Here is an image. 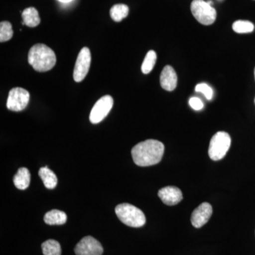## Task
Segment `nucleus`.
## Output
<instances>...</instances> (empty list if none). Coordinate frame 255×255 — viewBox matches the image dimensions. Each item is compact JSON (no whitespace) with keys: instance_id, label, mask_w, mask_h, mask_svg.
Returning <instances> with one entry per match:
<instances>
[{"instance_id":"20","label":"nucleus","mask_w":255,"mask_h":255,"mask_svg":"<svg viewBox=\"0 0 255 255\" xmlns=\"http://www.w3.org/2000/svg\"><path fill=\"white\" fill-rule=\"evenodd\" d=\"M233 29L238 33H251L254 31L255 26L251 21L238 20L233 23Z\"/></svg>"},{"instance_id":"8","label":"nucleus","mask_w":255,"mask_h":255,"mask_svg":"<svg viewBox=\"0 0 255 255\" xmlns=\"http://www.w3.org/2000/svg\"><path fill=\"white\" fill-rule=\"evenodd\" d=\"M91 53L87 47H84L79 53L75 68H74L73 78L75 82H82L88 73L91 64Z\"/></svg>"},{"instance_id":"5","label":"nucleus","mask_w":255,"mask_h":255,"mask_svg":"<svg viewBox=\"0 0 255 255\" xmlns=\"http://www.w3.org/2000/svg\"><path fill=\"white\" fill-rule=\"evenodd\" d=\"M191 11L196 19L203 25H211L216 19V9L204 0H193Z\"/></svg>"},{"instance_id":"26","label":"nucleus","mask_w":255,"mask_h":255,"mask_svg":"<svg viewBox=\"0 0 255 255\" xmlns=\"http://www.w3.org/2000/svg\"></svg>"},{"instance_id":"13","label":"nucleus","mask_w":255,"mask_h":255,"mask_svg":"<svg viewBox=\"0 0 255 255\" xmlns=\"http://www.w3.org/2000/svg\"><path fill=\"white\" fill-rule=\"evenodd\" d=\"M21 16L23 18L22 24L28 27H36L41 22L38 11L34 7H28L23 10Z\"/></svg>"},{"instance_id":"7","label":"nucleus","mask_w":255,"mask_h":255,"mask_svg":"<svg viewBox=\"0 0 255 255\" xmlns=\"http://www.w3.org/2000/svg\"><path fill=\"white\" fill-rule=\"evenodd\" d=\"M114 105V100L110 95H105L96 102L90 115V121L92 124L100 123L107 117L112 110Z\"/></svg>"},{"instance_id":"25","label":"nucleus","mask_w":255,"mask_h":255,"mask_svg":"<svg viewBox=\"0 0 255 255\" xmlns=\"http://www.w3.org/2000/svg\"></svg>"},{"instance_id":"9","label":"nucleus","mask_w":255,"mask_h":255,"mask_svg":"<svg viewBox=\"0 0 255 255\" xmlns=\"http://www.w3.org/2000/svg\"><path fill=\"white\" fill-rule=\"evenodd\" d=\"M103 252L102 244L92 236L82 238L75 248L76 255H102Z\"/></svg>"},{"instance_id":"24","label":"nucleus","mask_w":255,"mask_h":255,"mask_svg":"<svg viewBox=\"0 0 255 255\" xmlns=\"http://www.w3.org/2000/svg\"><path fill=\"white\" fill-rule=\"evenodd\" d=\"M58 1L61 3H70L73 1V0H58Z\"/></svg>"},{"instance_id":"15","label":"nucleus","mask_w":255,"mask_h":255,"mask_svg":"<svg viewBox=\"0 0 255 255\" xmlns=\"http://www.w3.org/2000/svg\"><path fill=\"white\" fill-rule=\"evenodd\" d=\"M44 221L50 226H60L66 223L67 215L60 210L53 209L46 213L44 216Z\"/></svg>"},{"instance_id":"18","label":"nucleus","mask_w":255,"mask_h":255,"mask_svg":"<svg viewBox=\"0 0 255 255\" xmlns=\"http://www.w3.org/2000/svg\"><path fill=\"white\" fill-rule=\"evenodd\" d=\"M42 251L44 255H61V247L60 243L55 240H48L41 245Z\"/></svg>"},{"instance_id":"22","label":"nucleus","mask_w":255,"mask_h":255,"mask_svg":"<svg viewBox=\"0 0 255 255\" xmlns=\"http://www.w3.org/2000/svg\"><path fill=\"white\" fill-rule=\"evenodd\" d=\"M196 92H201L203 95L205 96L206 99L208 100H211L213 98V95H214V92H213L211 87L209 86L207 84L201 83L198 84L196 86L195 88Z\"/></svg>"},{"instance_id":"4","label":"nucleus","mask_w":255,"mask_h":255,"mask_svg":"<svg viewBox=\"0 0 255 255\" xmlns=\"http://www.w3.org/2000/svg\"><path fill=\"white\" fill-rule=\"evenodd\" d=\"M231 145V138L228 132H216L210 141L209 155L212 160L223 159L227 154Z\"/></svg>"},{"instance_id":"23","label":"nucleus","mask_w":255,"mask_h":255,"mask_svg":"<svg viewBox=\"0 0 255 255\" xmlns=\"http://www.w3.org/2000/svg\"><path fill=\"white\" fill-rule=\"evenodd\" d=\"M189 105L191 106L193 110L199 111L204 108V104L202 101L198 97H192L189 100Z\"/></svg>"},{"instance_id":"21","label":"nucleus","mask_w":255,"mask_h":255,"mask_svg":"<svg viewBox=\"0 0 255 255\" xmlns=\"http://www.w3.org/2000/svg\"><path fill=\"white\" fill-rule=\"evenodd\" d=\"M14 35L12 26L9 21H1L0 23V41L1 43L9 41Z\"/></svg>"},{"instance_id":"11","label":"nucleus","mask_w":255,"mask_h":255,"mask_svg":"<svg viewBox=\"0 0 255 255\" xmlns=\"http://www.w3.org/2000/svg\"><path fill=\"white\" fill-rule=\"evenodd\" d=\"M158 196L161 201L167 206L177 205L183 199L182 191L179 188L172 186L159 189Z\"/></svg>"},{"instance_id":"16","label":"nucleus","mask_w":255,"mask_h":255,"mask_svg":"<svg viewBox=\"0 0 255 255\" xmlns=\"http://www.w3.org/2000/svg\"><path fill=\"white\" fill-rule=\"evenodd\" d=\"M38 175L41 177L45 187L48 189H54L58 184V179L53 171L47 167H41L38 172Z\"/></svg>"},{"instance_id":"2","label":"nucleus","mask_w":255,"mask_h":255,"mask_svg":"<svg viewBox=\"0 0 255 255\" xmlns=\"http://www.w3.org/2000/svg\"><path fill=\"white\" fill-rule=\"evenodd\" d=\"M28 62L36 71L44 73L55 66L56 56L49 47L38 43L32 46L28 52Z\"/></svg>"},{"instance_id":"1","label":"nucleus","mask_w":255,"mask_h":255,"mask_svg":"<svg viewBox=\"0 0 255 255\" xmlns=\"http://www.w3.org/2000/svg\"><path fill=\"white\" fill-rule=\"evenodd\" d=\"M164 144L159 140H145L132 147L131 155L133 162L140 167H148L158 164L162 158Z\"/></svg>"},{"instance_id":"14","label":"nucleus","mask_w":255,"mask_h":255,"mask_svg":"<svg viewBox=\"0 0 255 255\" xmlns=\"http://www.w3.org/2000/svg\"><path fill=\"white\" fill-rule=\"evenodd\" d=\"M31 182V174L27 168L21 167L18 169L17 173L14 177L15 187L20 190L27 189Z\"/></svg>"},{"instance_id":"10","label":"nucleus","mask_w":255,"mask_h":255,"mask_svg":"<svg viewBox=\"0 0 255 255\" xmlns=\"http://www.w3.org/2000/svg\"><path fill=\"white\" fill-rule=\"evenodd\" d=\"M213 214V208L209 203H202L191 214V224L194 227L200 228L208 223Z\"/></svg>"},{"instance_id":"12","label":"nucleus","mask_w":255,"mask_h":255,"mask_svg":"<svg viewBox=\"0 0 255 255\" xmlns=\"http://www.w3.org/2000/svg\"><path fill=\"white\" fill-rule=\"evenodd\" d=\"M160 85L164 90L172 92L177 85V75L170 65H166L160 75Z\"/></svg>"},{"instance_id":"3","label":"nucleus","mask_w":255,"mask_h":255,"mask_svg":"<svg viewBox=\"0 0 255 255\" xmlns=\"http://www.w3.org/2000/svg\"><path fill=\"white\" fill-rule=\"evenodd\" d=\"M116 214L124 224L132 228H140L146 223L145 214L138 208L130 204H121L115 209Z\"/></svg>"},{"instance_id":"19","label":"nucleus","mask_w":255,"mask_h":255,"mask_svg":"<svg viewBox=\"0 0 255 255\" xmlns=\"http://www.w3.org/2000/svg\"><path fill=\"white\" fill-rule=\"evenodd\" d=\"M157 60V54L154 50H149L145 55V59L142 62L141 70L143 74H148L155 67Z\"/></svg>"},{"instance_id":"17","label":"nucleus","mask_w":255,"mask_h":255,"mask_svg":"<svg viewBox=\"0 0 255 255\" xmlns=\"http://www.w3.org/2000/svg\"><path fill=\"white\" fill-rule=\"evenodd\" d=\"M128 13V6L124 4L114 5L110 9L111 18L116 22H120L124 18L127 17Z\"/></svg>"},{"instance_id":"6","label":"nucleus","mask_w":255,"mask_h":255,"mask_svg":"<svg viewBox=\"0 0 255 255\" xmlns=\"http://www.w3.org/2000/svg\"><path fill=\"white\" fill-rule=\"evenodd\" d=\"M29 100L30 94L27 90L21 87H15L10 90L6 107L12 112H21L27 107Z\"/></svg>"}]
</instances>
